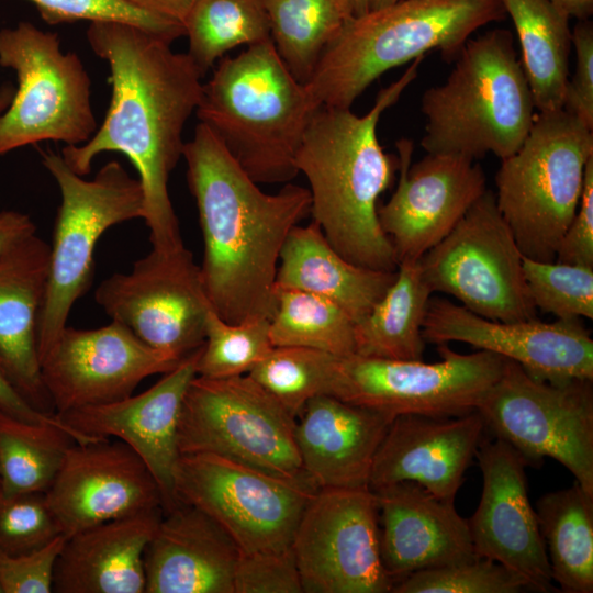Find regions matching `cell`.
<instances>
[{
	"instance_id": "cell-46",
	"label": "cell",
	"mask_w": 593,
	"mask_h": 593,
	"mask_svg": "<svg viewBox=\"0 0 593 593\" xmlns=\"http://www.w3.org/2000/svg\"><path fill=\"white\" fill-rule=\"evenodd\" d=\"M555 260L593 267V157L586 164L580 202Z\"/></svg>"
},
{
	"instance_id": "cell-36",
	"label": "cell",
	"mask_w": 593,
	"mask_h": 593,
	"mask_svg": "<svg viewBox=\"0 0 593 593\" xmlns=\"http://www.w3.org/2000/svg\"><path fill=\"white\" fill-rule=\"evenodd\" d=\"M183 26L202 77L228 51L271 38L260 0H194Z\"/></svg>"
},
{
	"instance_id": "cell-26",
	"label": "cell",
	"mask_w": 593,
	"mask_h": 593,
	"mask_svg": "<svg viewBox=\"0 0 593 593\" xmlns=\"http://www.w3.org/2000/svg\"><path fill=\"white\" fill-rule=\"evenodd\" d=\"M239 549L201 510L180 504L163 516L144 553L145 593H234Z\"/></svg>"
},
{
	"instance_id": "cell-35",
	"label": "cell",
	"mask_w": 593,
	"mask_h": 593,
	"mask_svg": "<svg viewBox=\"0 0 593 593\" xmlns=\"http://www.w3.org/2000/svg\"><path fill=\"white\" fill-rule=\"evenodd\" d=\"M269 320L273 347H307L346 357L356 353L354 320L336 303L314 293L275 287Z\"/></svg>"
},
{
	"instance_id": "cell-19",
	"label": "cell",
	"mask_w": 593,
	"mask_h": 593,
	"mask_svg": "<svg viewBox=\"0 0 593 593\" xmlns=\"http://www.w3.org/2000/svg\"><path fill=\"white\" fill-rule=\"evenodd\" d=\"M422 335L426 343L460 342L494 353L540 380H593V339L580 320L493 321L432 296Z\"/></svg>"
},
{
	"instance_id": "cell-23",
	"label": "cell",
	"mask_w": 593,
	"mask_h": 593,
	"mask_svg": "<svg viewBox=\"0 0 593 593\" xmlns=\"http://www.w3.org/2000/svg\"><path fill=\"white\" fill-rule=\"evenodd\" d=\"M484 429L477 410L458 416L394 417L376 452L369 488L411 481L455 503Z\"/></svg>"
},
{
	"instance_id": "cell-2",
	"label": "cell",
	"mask_w": 593,
	"mask_h": 593,
	"mask_svg": "<svg viewBox=\"0 0 593 593\" xmlns=\"http://www.w3.org/2000/svg\"><path fill=\"white\" fill-rule=\"evenodd\" d=\"M182 157L203 236L200 272L210 306L232 324L270 320L280 251L310 213V190L288 182L265 193L201 122Z\"/></svg>"
},
{
	"instance_id": "cell-34",
	"label": "cell",
	"mask_w": 593,
	"mask_h": 593,
	"mask_svg": "<svg viewBox=\"0 0 593 593\" xmlns=\"http://www.w3.org/2000/svg\"><path fill=\"white\" fill-rule=\"evenodd\" d=\"M74 443L63 427L22 421L0 407V492H46Z\"/></svg>"
},
{
	"instance_id": "cell-27",
	"label": "cell",
	"mask_w": 593,
	"mask_h": 593,
	"mask_svg": "<svg viewBox=\"0 0 593 593\" xmlns=\"http://www.w3.org/2000/svg\"><path fill=\"white\" fill-rule=\"evenodd\" d=\"M49 253L51 246L34 234L0 257V365L34 409L55 415L43 384L36 344Z\"/></svg>"
},
{
	"instance_id": "cell-12",
	"label": "cell",
	"mask_w": 593,
	"mask_h": 593,
	"mask_svg": "<svg viewBox=\"0 0 593 593\" xmlns=\"http://www.w3.org/2000/svg\"><path fill=\"white\" fill-rule=\"evenodd\" d=\"M523 257L486 189L418 265L432 293L449 294L479 316L516 322L537 318Z\"/></svg>"
},
{
	"instance_id": "cell-39",
	"label": "cell",
	"mask_w": 593,
	"mask_h": 593,
	"mask_svg": "<svg viewBox=\"0 0 593 593\" xmlns=\"http://www.w3.org/2000/svg\"><path fill=\"white\" fill-rule=\"evenodd\" d=\"M523 271L537 310L557 320L593 318V267L524 256Z\"/></svg>"
},
{
	"instance_id": "cell-41",
	"label": "cell",
	"mask_w": 593,
	"mask_h": 593,
	"mask_svg": "<svg viewBox=\"0 0 593 593\" xmlns=\"http://www.w3.org/2000/svg\"><path fill=\"white\" fill-rule=\"evenodd\" d=\"M59 535L45 492L14 495L0 492V551L9 555L32 552Z\"/></svg>"
},
{
	"instance_id": "cell-48",
	"label": "cell",
	"mask_w": 593,
	"mask_h": 593,
	"mask_svg": "<svg viewBox=\"0 0 593 593\" xmlns=\"http://www.w3.org/2000/svg\"><path fill=\"white\" fill-rule=\"evenodd\" d=\"M35 232L36 225L30 215L14 210L0 211V257Z\"/></svg>"
},
{
	"instance_id": "cell-29",
	"label": "cell",
	"mask_w": 593,
	"mask_h": 593,
	"mask_svg": "<svg viewBox=\"0 0 593 593\" xmlns=\"http://www.w3.org/2000/svg\"><path fill=\"white\" fill-rule=\"evenodd\" d=\"M395 278L396 271L374 270L346 260L312 221L306 226L295 225L288 234L280 251L275 287L326 298L358 323Z\"/></svg>"
},
{
	"instance_id": "cell-1",
	"label": "cell",
	"mask_w": 593,
	"mask_h": 593,
	"mask_svg": "<svg viewBox=\"0 0 593 593\" xmlns=\"http://www.w3.org/2000/svg\"><path fill=\"white\" fill-rule=\"evenodd\" d=\"M87 41L109 65L111 102L90 139L63 147L60 155L82 177L98 155H125L138 174L153 249L177 250L184 245L168 180L182 156V132L199 104L202 75L187 53L174 52L171 42L131 23L90 22Z\"/></svg>"
},
{
	"instance_id": "cell-49",
	"label": "cell",
	"mask_w": 593,
	"mask_h": 593,
	"mask_svg": "<svg viewBox=\"0 0 593 593\" xmlns=\"http://www.w3.org/2000/svg\"><path fill=\"white\" fill-rule=\"evenodd\" d=\"M139 10L183 24L194 0H122Z\"/></svg>"
},
{
	"instance_id": "cell-40",
	"label": "cell",
	"mask_w": 593,
	"mask_h": 593,
	"mask_svg": "<svg viewBox=\"0 0 593 593\" xmlns=\"http://www.w3.org/2000/svg\"><path fill=\"white\" fill-rule=\"evenodd\" d=\"M526 581L485 558L413 572L398 581L393 593H518Z\"/></svg>"
},
{
	"instance_id": "cell-43",
	"label": "cell",
	"mask_w": 593,
	"mask_h": 593,
	"mask_svg": "<svg viewBox=\"0 0 593 593\" xmlns=\"http://www.w3.org/2000/svg\"><path fill=\"white\" fill-rule=\"evenodd\" d=\"M234 593H302L292 548L240 552L234 571Z\"/></svg>"
},
{
	"instance_id": "cell-4",
	"label": "cell",
	"mask_w": 593,
	"mask_h": 593,
	"mask_svg": "<svg viewBox=\"0 0 593 593\" xmlns=\"http://www.w3.org/2000/svg\"><path fill=\"white\" fill-rule=\"evenodd\" d=\"M321 105L269 38L220 59L195 113L256 183H288L299 175L296 152Z\"/></svg>"
},
{
	"instance_id": "cell-13",
	"label": "cell",
	"mask_w": 593,
	"mask_h": 593,
	"mask_svg": "<svg viewBox=\"0 0 593 593\" xmlns=\"http://www.w3.org/2000/svg\"><path fill=\"white\" fill-rule=\"evenodd\" d=\"M441 360L338 357L329 395L391 417L458 416L477 410L502 374L505 358L486 350L459 354L438 344Z\"/></svg>"
},
{
	"instance_id": "cell-5",
	"label": "cell",
	"mask_w": 593,
	"mask_h": 593,
	"mask_svg": "<svg viewBox=\"0 0 593 593\" xmlns=\"http://www.w3.org/2000/svg\"><path fill=\"white\" fill-rule=\"evenodd\" d=\"M501 0H401L349 18L306 83L322 105L350 108L385 71L427 52L456 59L480 27L503 20Z\"/></svg>"
},
{
	"instance_id": "cell-50",
	"label": "cell",
	"mask_w": 593,
	"mask_h": 593,
	"mask_svg": "<svg viewBox=\"0 0 593 593\" xmlns=\"http://www.w3.org/2000/svg\"><path fill=\"white\" fill-rule=\"evenodd\" d=\"M568 18L586 20L593 13V0H548Z\"/></svg>"
},
{
	"instance_id": "cell-14",
	"label": "cell",
	"mask_w": 593,
	"mask_h": 593,
	"mask_svg": "<svg viewBox=\"0 0 593 593\" xmlns=\"http://www.w3.org/2000/svg\"><path fill=\"white\" fill-rule=\"evenodd\" d=\"M316 490L309 479L275 477L212 454L181 455L175 478L178 504L208 514L240 552L290 548Z\"/></svg>"
},
{
	"instance_id": "cell-25",
	"label": "cell",
	"mask_w": 593,
	"mask_h": 593,
	"mask_svg": "<svg viewBox=\"0 0 593 593\" xmlns=\"http://www.w3.org/2000/svg\"><path fill=\"white\" fill-rule=\"evenodd\" d=\"M392 421L334 395L311 399L294 426L304 473L317 489L369 486L376 452Z\"/></svg>"
},
{
	"instance_id": "cell-47",
	"label": "cell",
	"mask_w": 593,
	"mask_h": 593,
	"mask_svg": "<svg viewBox=\"0 0 593 593\" xmlns=\"http://www.w3.org/2000/svg\"><path fill=\"white\" fill-rule=\"evenodd\" d=\"M0 407L9 414L22 421L47 424L63 427L75 438L76 443L86 444L93 440L88 439L70 429L56 415H48L34 409L14 388L0 365Z\"/></svg>"
},
{
	"instance_id": "cell-30",
	"label": "cell",
	"mask_w": 593,
	"mask_h": 593,
	"mask_svg": "<svg viewBox=\"0 0 593 593\" xmlns=\"http://www.w3.org/2000/svg\"><path fill=\"white\" fill-rule=\"evenodd\" d=\"M521 47V64L537 112L563 108L569 80L572 30L548 0H501Z\"/></svg>"
},
{
	"instance_id": "cell-51",
	"label": "cell",
	"mask_w": 593,
	"mask_h": 593,
	"mask_svg": "<svg viewBox=\"0 0 593 593\" xmlns=\"http://www.w3.org/2000/svg\"><path fill=\"white\" fill-rule=\"evenodd\" d=\"M350 18L359 16L370 10L371 0H340Z\"/></svg>"
},
{
	"instance_id": "cell-53",
	"label": "cell",
	"mask_w": 593,
	"mask_h": 593,
	"mask_svg": "<svg viewBox=\"0 0 593 593\" xmlns=\"http://www.w3.org/2000/svg\"><path fill=\"white\" fill-rule=\"evenodd\" d=\"M398 1H401V0H371L370 10L387 7V5H390V4L395 3Z\"/></svg>"
},
{
	"instance_id": "cell-31",
	"label": "cell",
	"mask_w": 593,
	"mask_h": 593,
	"mask_svg": "<svg viewBox=\"0 0 593 593\" xmlns=\"http://www.w3.org/2000/svg\"><path fill=\"white\" fill-rule=\"evenodd\" d=\"M432 292L418 261H401L396 278L369 314L355 325L356 353L370 358L423 360L424 318Z\"/></svg>"
},
{
	"instance_id": "cell-45",
	"label": "cell",
	"mask_w": 593,
	"mask_h": 593,
	"mask_svg": "<svg viewBox=\"0 0 593 593\" xmlns=\"http://www.w3.org/2000/svg\"><path fill=\"white\" fill-rule=\"evenodd\" d=\"M575 67L567 83L563 109L593 130V23L579 20L572 29Z\"/></svg>"
},
{
	"instance_id": "cell-37",
	"label": "cell",
	"mask_w": 593,
	"mask_h": 593,
	"mask_svg": "<svg viewBox=\"0 0 593 593\" xmlns=\"http://www.w3.org/2000/svg\"><path fill=\"white\" fill-rule=\"evenodd\" d=\"M337 356L298 346H277L247 374L296 417L305 404L328 394Z\"/></svg>"
},
{
	"instance_id": "cell-11",
	"label": "cell",
	"mask_w": 593,
	"mask_h": 593,
	"mask_svg": "<svg viewBox=\"0 0 593 593\" xmlns=\"http://www.w3.org/2000/svg\"><path fill=\"white\" fill-rule=\"evenodd\" d=\"M477 411L528 466L555 459L593 494V380H540L505 359Z\"/></svg>"
},
{
	"instance_id": "cell-15",
	"label": "cell",
	"mask_w": 593,
	"mask_h": 593,
	"mask_svg": "<svg viewBox=\"0 0 593 593\" xmlns=\"http://www.w3.org/2000/svg\"><path fill=\"white\" fill-rule=\"evenodd\" d=\"M291 548L305 593H388L377 499L369 486L317 489L296 525Z\"/></svg>"
},
{
	"instance_id": "cell-17",
	"label": "cell",
	"mask_w": 593,
	"mask_h": 593,
	"mask_svg": "<svg viewBox=\"0 0 593 593\" xmlns=\"http://www.w3.org/2000/svg\"><path fill=\"white\" fill-rule=\"evenodd\" d=\"M182 360L111 321L93 329L66 326L42 359L41 374L57 415L127 398L144 379L169 372Z\"/></svg>"
},
{
	"instance_id": "cell-20",
	"label": "cell",
	"mask_w": 593,
	"mask_h": 593,
	"mask_svg": "<svg viewBox=\"0 0 593 593\" xmlns=\"http://www.w3.org/2000/svg\"><path fill=\"white\" fill-rule=\"evenodd\" d=\"M482 474L479 505L467 519L478 558L499 562L532 591L552 592L546 546L528 496L527 461L505 440L483 439L475 452Z\"/></svg>"
},
{
	"instance_id": "cell-8",
	"label": "cell",
	"mask_w": 593,
	"mask_h": 593,
	"mask_svg": "<svg viewBox=\"0 0 593 593\" xmlns=\"http://www.w3.org/2000/svg\"><path fill=\"white\" fill-rule=\"evenodd\" d=\"M42 163L56 181L61 202L49 253L48 278L41 306L36 344L40 362L67 326L75 302L89 289L94 248L110 227L144 217L138 178L116 160L107 163L91 180L72 171L60 154L41 152Z\"/></svg>"
},
{
	"instance_id": "cell-6",
	"label": "cell",
	"mask_w": 593,
	"mask_h": 593,
	"mask_svg": "<svg viewBox=\"0 0 593 593\" xmlns=\"http://www.w3.org/2000/svg\"><path fill=\"white\" fill-rule=\"evenodd\" d=\"M533 94L508 30L469 38L452 70L421 99V147L477 160H501L525 141L535 118Z\"/></svg>"
},
{
	"instance_id": "cell-28",
	"label": "cell",
	"mask_w": 593,
	"mask_h": 593,
	"mask_svg": "<svg viewBox=\"0 0 593 593\" xmlns=\"http://www.w3.org/2000/svg\"><path fill=\"white\" fill-rule=\"evenodd\" d=\"M156 508L109 521L66 538L55 593H145L144 553L163 516Z\"/></svg>"
},
{
	"instance_id": "cell-32",
	"label": "cell",
	"mask_w": 593,
	"mask_h": 593,
	"mask_svg": "<svg viewBox=\"0 0 593 593\" xmlns=\"http://www.w3.org/2000/svg\"><path fill=\"white\" fill-rule=\"evenodd\" d=\"M535 511L552 581L563 593H592L593 494L575 482L544 494Z\"/></svg>"
},
{
	"instance_id": "cell-3",
	"label": "cell",
	"mask_w": 593,
	"mask_h": 593,
	"mask_svg": "<svg viewBox=\"0 0 593 593\" xmlns=\"http://www.w3.org/2000/svg\"><path fill=\"white\" fill-rule=\"evenodd\" d=\"M423 58H415L398 80L381 89L365 115L321 105L296 152L295 166L310 184L313 222L340 256L365 268L398 270L392 244L378 220V200L390 187L399 160L383 152L377 126L414 81Z\"/></svg>"
},
{
	"instance_id": "cell-54",
	"label": "cell",
	"mask_w": 593,
	"mask_h": 593,
	"mask_svg": "<svg viewBox=\"0 0 593 593\" xmlns=\"http://www.w3.org/2000/svg\"><path fill=\"white\" fill-rule=\"evenodd\" d=\"M0 593H2L1 588H0Z\"/></svg>"
},
{
	"instance_id": "cell-21",
	"label": "cell",
	"mask_w": 593,
	"mask_h": 593,
	"mask_svg": "<svg viewBox=\"0 0 593 593\" xmlns=\"http://www.w3.org/2000/svg\"><path fill=\"white\" fill-rule=\"evenodd\" d=\"M45 497L66 538L109 521L163 510L160 489L146 463L113 438L74 443Z\"/></svg>"
},
{
	"instance_id": "cell-38",
	"label": "cell",
	"mask_w": 593,
	"mask_h": 593,
	"mask_svg": "<svg viewBox=\"0 0 593 593\" xmlns=\"http://www.w3.org/2000/svg\"><path fill=\"white\" fill-rule=\"evenodd\" d=\"M272 348L269 320L232 324L210 307L204 344L197 359V376L223 379L247 374Z\"/></svg>"
},
{
	"instance_id": "cell-9",
	"label": "cell",
	"mask_w": 593,
	"mask_h": 593,
	"mask_svg": "<svg viewBox=\"0 0 593 593\" xmlns=\"http://www.w3.org/2000/svg\"><path fill=\"white\" fill-rule=\"evenodd\" d=\"M0 65L15 71L18 88L0 116V156L44 141L77 146L97 131L91 80L58 34L22 21L0 30Z\"/></svg>"
},
{
	"instance_id": "cell-10",
	"label": "cell",
	"mask_w": 593,
	"mask_h": 593,
	"mask_svg": "<svg viewBox=\"0 0 593 593\" xmlns=\"http://www.w3.org/2000/svg\"><path fill=\"white\" fill-rule=\"evenodd\" d=\"M294 426L295 417L250 376H195L180 412L178 449L221 456L283 479H309Z\"/></svg>"
},
{
	"instance_id": "cell-24",
	"label": "cell",
	"mask_w": 593,
	"mask_h": 593,
	"mask_svg": "<svg viewBox=\"0 0 593 593\" xmlns=\"http://www.w3.org/2000/svg\"><path fill=\"white\" fill-rule=\"evenodd\" d=\"M372 491L378 504L381 559L395 583L416 571L478 558L468 521L455 503L411 481Z\"/></svg>"
},
{
	"instance_id": "cell-7",
	"label": "cell",
	"mask_w": 593,
	"mask_h": 593,
	"mask_svg": "<svg viewBox=\"0 0 593 593\" xmlns=\"http://www.w3.org/2000/svg\"><path fill=\"white\" fill-rule=\"evenodd\" d=\"M593 130L563 108L537 112L495 176L496 206L523 256L553 261L582 194Z\"/></svg>"
},
{
	"instance_id": "cell-18",
	"label": "cell",
	"mask_w": 593,
	"mask_h": 593,
	"mask_svg": "<svg viewBox=\"0 0 593 593\" xmlns=\"http://www.w3.org/2000/svg\"><path fill=\"white\" fill-rule=\"evenodd\" d=\"M413 143L396 142L399 180L378 220L390 239L398 265L418 261L456 226L486 191V178L474 160L428 154L412 164Z\"/></svg>"
},
{
	"instance_id": "cell-16",
	"label": "cell",
	"mask_w": 593,
	"mask_h": 593,
	"mask_svg": "<svg viewBox=\"0 0 593 593\" xmlns=\"http://www.w3.org/2000/svg\"><path fill=\"white\" fill-rule=\"evenodd\" d=\"M94 299L111 321L156 350L184 359L204 344L211 306L200 266L184 246L169 253L152 249L130 272L104 279Z\"/></svg>"
},
{
	"instance_id": "cell-42",
	"label": "cell",
	"mask_w": 593,
	"mask_h": 593,
	"mask_svg": "<svg viewBox=\"0 0 593 593\" xmlns=\"http://www.w3.org/2000/svg\"><path fill=\"white\" fill-rule=\"evenodd\" d=\"M48 24L77 21H121L141 26L169 42L184 35L182 23L130 5L122 0H29Z\"/></svg>"
},
{
	"instance_id": "cell-22",
	"label": "cell",
	"mask_w": 593,
	"mask_h": 593,
	"mask_svg": "<svg viewBox=\"0 0 593 593\" xmlns=\"http://www.w3.org/2000/svg\"><path fill=\"white\" fill-rule=\"evenodd\" d=\"M199 348L146 391L111 403L67 411L56 416L81 436L113 438L146 463L161 495L163 512L179 506L175 478L180 459L178 423L187 389L197 376Z\"/></svg>"
},
{
	"instance_id": "cell-44",
	"label": "cell",
	"mask_w": 593,
	"mask_h": 593,
	"mask_svg": "<svg viewBox=\"0 0 593 593\" xmlns=\"http://www.w3.org/2000/svg\"><path fill=\"white\" fill-rule=\"evenodd\" d=\"M66 537L59 535L46 546L27 553L0 551L2 593H51L54 569Z\"/></svg>"
},
{
	"instance_id": "cell-52",
	"label": "cell",
	"mask_w": 593,
	"mask_h": 593,
	"mask_svg": "<svg viewBox=\"0 0 593 593\" xmlns=\"http://www.w3.org/2000/svg\"><path fill=\"white\" fill-rule=\"evenodd\" d=\"M14 94V89L10 85H3L0 87V116L10 105Z\"/></svg>"
},
{
	"instance_id": "cell-33",
	"label": "cell",
	"mask_w": 593,
	"mask_h": 593,
	"mask_svg": "<svg viewBox=\"0 0 593 593\" xmlns=\"http://www.w3.org/2000/svg\"><path fill=\"white\" fill-rule=\"evenodd\" d=\"M270 37L289 71L307 83L331 41L350 18L340 0H260Z\"/></svg>"
}]
</instances>
